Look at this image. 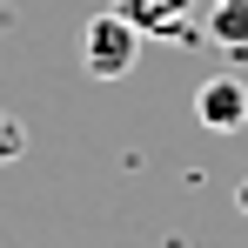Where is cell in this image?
Instances as JSON below:
<instances>
[{
	"label": "cell",
	"mask_w": 248,
	"mask_h": 248,
	"mask_svg": "<svg viewBox=\"0 0 248 248\" xmlns=\"http://www.w3.org/2000/svg\"><path fill=\"white\" fill-rule=\"evenodd\" d=\"M134 54H141V27L121 20L114 7L94 14V20L81 27V67L94 74V81H121L127 67H134Z\"/></svg>",
	"instance_id": "6da1fadb"
},
{
	"label": "cell",
	"mask_w": 248,
	"mask_h": 248,
	"mask_svg": "<svg viewBox=\"0 0 248 248\" xmlns=\"http://www.w3.org/2000/svg\"><path fill=\"white\" fill-rule=\"evenodd\" d=\"M195 121H202L208 134H235V127L248 121V87L235 81V74H208V81L195 87Z\"/></svg>",
	"instance_id": "7a4b0ae2"
},
{
	"label": "cell",
	"mask_w": 248,
	"mask_h": 248,
	"mask_svg": "<svg viewBox=\"0 0 248 248\" xmlns=\"http://www.w3.org/2000/svg\"><path fill=\"white\" fill-rule=\"evenodd\" d=\"M114 14H121V20H134L141 34H161V41H195V27H188L195 0H114Z\"/></svg>",
	"instance_id": "3957f363"
},
{
	"label": "cell",
	"mask_w": 248,
	"mask_h": 248,
	"mask_svg": "<svg viewBox=\"0 0 248 248\" xmlns=\"http://www.w3.org/2000/svg\"><path fill=\"white\" fill-rule=\"evenodd\" d=\"M208 34H215V47H228V54H248V0H215Z\"/></svg>",
	"instance_id": "277c9868"
},
{
	"label": "cell",
	"mask_w": 248,
	"mask_h": 248,
	"mask_svg": "<svg viewBox=\"0 0 248 248\" xmlns=\"http://www.w3.org/2000/svg\"><path fill=\"white\" fill-rule=\"evenodd\" d=\"M20 155H27V127H20V114L0 108V161H20Z\"/></svg>",
	"instance_id": "5b68a950"
}]
</instances>
